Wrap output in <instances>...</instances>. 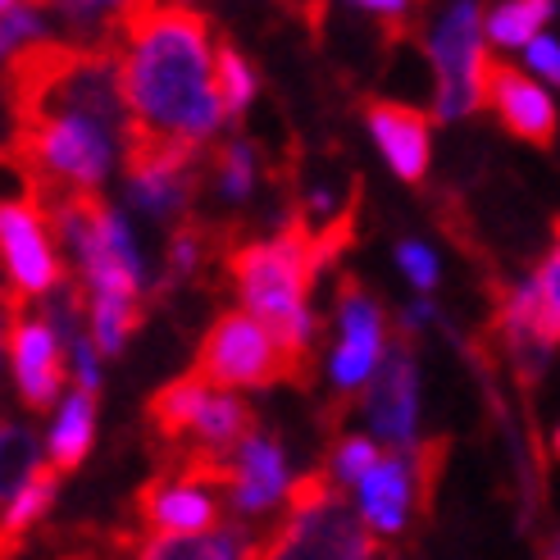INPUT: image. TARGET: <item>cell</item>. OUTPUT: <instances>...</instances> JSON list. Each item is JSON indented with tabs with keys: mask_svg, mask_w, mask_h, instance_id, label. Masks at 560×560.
<instances>
[{
	"mask_svg": "<svg viewBox=\"0 0 560 560\" xmlns=\"http://www.w3.org/2000/svg\"><path fill=\"white\" fill-rule=\"evenodd\" d=\"M124 88L132 132L201 147L229 124L214 88V42L201 10L151 5L124 33Z\"/></svg>",
	"mask_w": 560,
	"mask_h": 560,
	"instance_id": "6da1fadb",
	"label": "cell"
},
{
	"mask_svg": "<svg viewBox=\"0 0 560 560\" xmlns=\"http://www.w3.org/2000/svg\"><path fill=\"white\" fill-rule=\"evenodd\" d=\"M210 174H214V187L223 201H246L260 183V151L242 142V137H233V142L210 151Z\"/></svg>",
	"mask_w": 560,
	"mask_h": 560,
	"instance_id": "d4e9b609",
	"label": "cell"
},
{
	"mask_svg": "<svg viewBox=\"0 0 560 560\" xmlns=\"http://www.w3.org/2000/svg\"><path fill=\"white\" fill-rule=\"evenodd\" d=\"M55 492H60V469L42 465L37 479L27 483L5 511H0V560H10V556L23 547V538L37 528V520H46Z\"/></svg>",
	"mask_w": 560,
	"mask_h": 560,
	"instance_id": "ac0fdd59",
	"label": "cell"
},
{
	"mask_svg": "<svg viewBox=\"0 0 560 560\" xmlns=\"http://www.w3.org/2000/svg\"><path fill=\"white\" fill-rule=\"evenodd\" d=\"M520 69L538 78L547 92H560V33H542L520 50Z\"/></svg>",
	"mask_w": 560,
	"mask_h": 560,
	"instance_id": "83f0119b",
	"label": "cell"
},
{
	"mask_svg": "<svg viewBox=\"0 0 560 560\" xmlns=\"http://www.w3.org/2000/svg\"><path fill=\"white\" fill-rule=\"evenodd\" d=\"M347 5H351V10H360V14H370V19H378V23L401 27L415 0H347Z\"/></svg>",
	"mask_w": 560,
	"mask_h": 560,
	"instance_id": "f546056e",
	"label": "cell"
},
{
	"mask_svg": "<svg viewBox=\"0 0 560 560\" xmlns=\"http://www.w3.org/2000/svg\"><path fill=\"white\" fill-rule=\"evenodd\" d=\"M551 456L560 460V419H556V429H551Z\"/></svg>",
	"mask_w": 560,
	"mask_h": 560,
	"instance_id": "1f68e13d",
	"label": "cell"
},
{
	"mask_svg": "<svg viewBox=\"0 0 560 560\" xmlns=\"http://www.w3.org/2000/svg\"><path fill=\"white\" fill-rule=\"evenodd\" d=\"M556 10H560V0H492L483 19L488 46L497 55H520L534 37L551 33Z\"/></svg>",
	"mask_w": 560,
	"mask_h": 560,
	"instance_id": "e0dca14e",
	"label": "cell"
},
{
	"mask_svg": "<svg viewBox=\"0 0 560 560\" xmlns=\"http://www.w3.org/2000/svg\"><path fill=\"white\" fill-rule=\"evenodd\" d=\"M292 488H296V479H292L283 442H278L273 433H265V429H256L229 460V488L223 492H229L233 511L242 520H260L278 506H288Z\"/></svg>",
	"mask_w": 560,
	"mask_h": 560,
	"instance_id": "7c38bea8",
	"label": "cell"
},
{
	"mask_svg": "<svg viewBox=\"0 0 560 560\" xmlns=\"http://www.w3.org/2000/svg\"><path fill=\"white\" fill-rule=\"evenodd\" d=\"M387 456V446L370 433H338L328 446V460H324V474L332 479V488L342 492H355L360 483H365V474Z\"/></svg>",
	"mask_w": 560,
	"mask_h": 560,
	"instance_id": "7402d4cb",
	"label": "cell"
},
{
	"mask_svg": "<svg viewBox=\"0 0 560 560\" xmlns=\"http://www.w3.org/2000/svg\"><path fill=\"white\" fill-rule=\"evenodd\" d=\"M46 42V10L37 0H23L19 10H10L0 19V65H10L19 50Z\"/></svg>",
	"mask_w": 560,
	"mask_h": 560,
	"instance_id": "484cf974",
	"label": "cell"
},
{
	"mask_svg": "<svg viewBox=\"0 0 560 560\" xmlns=\"http://www.w3.org/2000/svg\"><path fill=\"white\" fill-rule=\"evenodd\" d=\"M378 556L383 542L355 515L347 492L332 488L324 469L296 479L288 497V515L260 538L256 551V560H378Z\"/></svg>",
	"mask_w": 560,
	"mask_h": 560,
	"instance_id": "3957f363",
	"label": "cell"
},
{
	"mask_svg": "<svg viewBox=\"0 0 560 560\" xmlns=\"http://www.w3.org/2000/svg\"><path fill=\"white\" fill-rule=\"evenodd\" d=\"M201 147H183V142H164V137H128L124 151V178H128V201L160 219V223H183L196 191H201Z\"/></svg>",
	"mask_w": 560,
	"mask_h": 560,
	"instance_id": "ba28073f",
	"label": "cell"
},
{
	"mask_svg": "<svg viewBox=\"0 0 560 560\" xmlns=\"http://www.w3.org/2000/svg\"><path fill=\"white\" fill-rule=\"evenodd\" d=\"M392 256H397V269H401L406 283L415 288V296H433V292H438V283H442V260H438V250H433L429 242L401 237Z\"/></svg>",
	"mask_w": 560,
	"mask_h": 560,
	"instance_id": "4316f807",
	"label": "cell"
},
{
	"mask_svg": "<svg viewBox=\"0 0 560 560\" xmlns=\"http://www.w3.org/2000/svg\"><path fill=\"white\" fill-rule=\"evenodd\" d=\"M137 524L151 534H210L219 528V492L214 479L187 469H164L137 492Z\"/></svg>",
	"mask_w": 560,
	"mask_h": 560,
	"instance_id": "8fae6325",
	"label": "cell"
},
{
	"mask_svg": "<svg viewBox=\"0 0 560 560\" xmlns=\"http://www.w3.org/2000/svg\"><path fill=\"white\" fill-rule=\"evenodd\" d=\"M10 370H14V387L27 410H50L65 397L69 383V351L65 338L55 332V324L46 319V311H33L27 301L10 296Z\"/></svg>",
	"mask_w": 560,
	"mask_h": 560,
	"instance_id": "30bf717a",
	"label": "cell"
},
{
	"mask_svg": "<svg viewBox=\"0 0 560 560\" xmlns=\"http://www.w3.org/2000/svg\"><path fill=\"white\" fill-rule=\"evenodd\" d=\"M214 88H219V105H223V115H229V124H237L250 109V101H256V92H260L256 65H250L233 42L214 46Z\"/></svg>",
	"mask_w": 560,
	"mask_h": 560,
	"instance_id": "ffe728a7",
	"label": "cell"
},
{
	"mask_svg": "<svg viewBox=\"0 0 560 560\" xmlns=\"http://www.w3.org/2000/svg\"><path fill=\"white\" fill-rule=\"evenodd\" d=\"M42 469V446L23 424H0V511L37 479Z\"/></svg>",
	"mask_w": 560,
	"mask_h": 560,
	"instance_id": "44dd1931",
	"label": "cell"
},
{
	"mask_svg": "<svg viewBox=\"0 0 560 560\" xmlns=\"http://www.w3.org/2000/svg\"><path fill=\"white\" fill-rule=\"evenodd\" d=\"M214 256H219V237L210 233V223H201V219L174 223L170 246H164V283H160V292H174V288L191 283V278L201 273Z\"/></svg>",
	"mask_w": 560,
	"mask_h": 560,
	"instance_id": "d6986e66",
	"label": "cell"
},
{
	"mask_svg": "<svg viewBox=\"0 0 560 560\" xmlns=\"http://www.w3.org/2000/svg\"><path fill=\"white\" fill-rule=\"evenodd\" d=\"M483 0H446L424 33V55L433 69V105L438 124H465L488 109V73L492 46L483 33Z\"/></svg>",
	"mask_w": 560,
	"mask_h": 560,
	"instance_id": "277c9868",
	"label": "cell"
},
{
	"mask_svg": "<svg viewBox=\"0 0 560 560\" xmlns=\"http://www.w3.org/2000/svg\"><path fill=\"white\" fill-rule=\"evenodd\" d=\"M365 128L387 170L406 187H424L433 164V115L406 101H365Z\"/></svg>",
	"mask_w": 560,
	"mask_h": 560,
	"instance_id": "4fadbf2b",
	"label": "cell"
},
{
	"mask_svg": "<svg viewBox=\"0 0 560 560\" xmlns=\"http://www.w3.org/2000/svg\"><path fill=\"white\" fill-rule=\"evenodd\" d=\"M128 547L132 560H256L260 538L242 520H233L210 528V534H147Z\"/></svg>",
	"mask_w": 560,
	"mask_h": 560,
	"instance_id": "9a60e30c",
	"label": "cell"
},
{
	"mask_svg": "<svg viewBox=\"0 0 560 560\" xmlns=\"http://www.w3.org/2000/svg\"><path fill=\"white\" fill-rule=\"evenodd\" d=\"M332 351L324 360L328 387L338 392V401H360V392L374 383L383 360L392 351V319L378 305V296L355 283V278H338V305H332Z\"/></svg>",
	"mask_w": 560,
	"mask_h": 560,
	"instance_id": "8992f818",
	"label": "cell"
},
{
	"mask_svg": "<svg viewBox=\"0 0 560 560\" xmlns=\"http://www.w3.org/2000/svg\"><path fill=\"white\" fill-rule=\"evenodd\" d=\"M419 355L410 338H397L383 360L374 383L360 392V415H365V433L378 438L387 452H419V419H424V401H419Z\"/></svg>",
	"mask_w": 560,
	"mask_h": 560,
	"instance_id": "9c48e42d",
	"label": "cell"
},
{
	"mask_svg": "<svg viewBox=\"0 0 560 560\" xmlns=\"http://www.w3.org/2000/svg\"><path fill=\"white\" fill-rule=\"evenodd\" d=\"M538 560H560V528H556V534L542 542V551H538Z\"/></svg>",
	"mask_w": 560,
	"mask_h": 560,
	"instance_id": "4dcf8cb0",
	"label": "cell"
},
{
	"mask_svg": "<svg viewBox=\"0 0 560 560\" xmlns=\"http://www.w3.org/2000/svg\"><path fill=\"white\" fill-rule=\"evenodd\" d=\"M438 456H442V442H424L419 452H387L365 474V483L351 492L355 515L365 520V528L378 542H397L415 528L433 488Z\"/></svg>",
	"mask_w": 560,
	"mask_h": 560,
	"instance_id": "52a82bcc",
	"label": "cell"
},
{
	"mask_svg": "<svg viewBox=\"0 0 560 560\" xmlns=\"http://www.w3.org/2000/svg\"><path fill=\"white\" fill-rule=\"evenodd\" d=\"M191 374H201L223 392H246V387H273L288 378L301 383L311 374V365H301L265 319H256L250 311H223L201 338V347H196Z\"/></svg>",
	"mask_w": 560,
	"mask_h": 560,
	"instance_id": "5b68a950",
	"label": "cell"
},
{
	"mask_svg": "<svg viewBox=\"0 0 560 560\" xmlns=\"http://www.w3.org/2000/svg\"><path fill=\"white\" fill-rule=\"evenodd\" d=\"M324 265H328L324 246L305 229L301 214H292L269 237H250L223 250V269L233 278L242 311L265 319L301 365H311L315 355L319 319L311 311V288Z\"/></svg>",
	"mask_w": 560,
	"mask_h": 560,
	"instance_id": "7a4b0ae2",
	"label": "cell"
},
{
	"mask_svg": "<svg viewBox=\"0 0 560 560\" xmlns=\"http://www.w3.org/2000/svg\"><path fill=\"white\" fill-rule=\"evenodd\" d=\"M488 109L497 115V124L506 128L511 137L528 147H556V132H560V109H556V96L542 88L538 78H528L520 65H506V60H492V73H488Z\"/></svg>",
	"mask_w": 560,
	"mask_h": 560,
	"instance_id": "5bb4252c",
	"label": "cell"
},
{
	"mask_svg": "<svg viewBox=\"0 0 560 560\" xmlns=\"http://www.w3.org/2000/svg\"><path fill=\"white\" fill-rule=\"evenodd\" d=\"M528 283H534V301H538V338L556 355L560 351V223L551 233V246L542 250V260L528 269Z\"/></svg>",
	"mask_w": 560,
	"mask_h": 560,
	"instance_id": "603a6c76",
	"label": "cell"
},
{
	"mask_svg": "<svg viewBox=\"0 0 560 560\" xmlns=\"http://www.w3.org/2000/svg\"><path fill=\"white\" fill-rule=\"evenodd\" d=\"M442 315H438V301H429V296H415V301H406L401 305V315H397V338H419L424 328H433Z\"/></svg>",
	"mask_w": 560,
	"mask_h": 560,
	"instance_id": "f1b7e54d",
	"label": "cell"
},
{
	"mask_svg": "<svg viewBox=\"0 0 560 560\" xmlns=\"http://www.w3.org/2000/svg\"><path fill=\"white\" fill-rule=\"evenodd\" d=\"M92 442H96V397L92 392H82V387H73L69 397L60 401V410H55V424L46 433L50 465L60 474L78 469L82 460H88Z\"/></svg>",
	"mask_w": 560,
	"mask_h": 560,
	"instance_id": "2e32d148",
	"label": "cell"
},
{
	"mask_svg": "<svg viewBox=\"0 0 560 560\" xmlns=\"http://www.w3.org/2000/svg\"><path fill=\"white\" fill-rule=\"evenodd\" d=\"M19 5H23V0H0V19H5L10 10H19Z\"/></svg>",
	"mask_w": 560,
	"mask_h": 560,
	"instance_id": "d6a6232c",
	"label": "cell"
},
{
	"mask_svg": "<svg viewBox=\"0 0 560 560\" xmlns=\"http://www.w3.org/2000/svg\"><path fill=\"white\" fill-rule=\"evenodd\" d=\"M147 319V305L137 301H109V296H88V332L101 347V355H119L128 347V338L137 332V324Z\"/></svg>",
	"mask_w": 560,
	"mask_h": 560,
	"instance_id": "cb8c5ba5",
	"label": "cell"
}]
</instances>
